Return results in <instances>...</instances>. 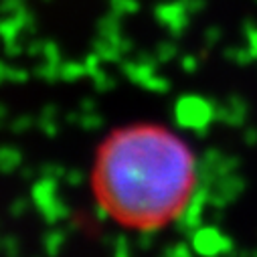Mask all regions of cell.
I'll return each instance as SVG.
<instances>
[{
	"instance_id": "6da1fadb",
	"label": "cell",
	"mask_w": 257,
	"mask_h": 257,
	"mask_svg": "<svg viewBox=\"0 0 257 257\" xmlns=\"http://www.w3.org/2000/svg\"><path fill=\"white\" fill-rule=\"evenodd\" d=\"M95 180L111 215L154 229L176 217L192 195L197 162L186 144L162 127H125L103 146Z\"/></svg>"
},
{
	"instance_id": "7a4b0ae2",
	"label": "cell",
	"mask_w": 257,
	"mask_h": 257,
	"mask_svg": "<svg viewBox=\"0 0 257 257\" xmlns=\"http://www.w3.org/2000/svg\"><path fill=\"white\" fill-rule=\"evenodd\" d=\"M33 201L37 205V209L41 211V215L45 217L47 223H59L61 219H65L69 215L67 205L59 199L57 192V178L51 176H43L39 182H35L33 186Z\"/></svg>"
},
{
	"instance_id": "3957f363",
	"label": "cell",
	"mask_w": 257,
	"mask_h": 257,
	"mask_svg": "<svg viewBox=\"0 0 257 257\" xmlns=\"http://www.w3.org/2000/svg\"><path fill=\"white\" fill-rule=\"evenodd\" d=\"M192 249L201 257H223L233 251V241L217 227H199L192 233Z\"/></svg>"
},
{
	"instance_id": "277c9868",
	"label": "cell",
	"mask_w": 257,
	"mask_h": 257,
	"mask_svg": "<svg viewBox=\"0 0 257 257\" xmlns=\"http://www.w3.org/2000/svg\"><path fill=\"white\" fill-rule=\"evenodd\" d=\"M207 205H209V186L203 184L199 190H192V195L188 197L184 207L174 217L178 221V229L195 233L201 225V217H203V211H205Z\"/></svg>"
},
{
	"instance_id": "5b68a950",
	"label": "cell",
	"mask_w": 257,
	"mask_h": 257,
	"mask_svg": "<svg viewBox=\"0 0 257 257\" xmlns=\"http://www.w3.org/2000/svg\"><path fill=\"white\" fill-rule=\"evenodd\" d=\"M237 158L235 156H227L219 150H207L205 156H203V162H201V182L211 186L215 184L217 180H221L223 176L227 174H233L235 168H237Z\"/></svg>"
},
{
	"instance_id": "8992f818",
	"label": "cell",
	"mask_w": 257,
	"mask_h": 257,
	"mask_svg": "<svg viewBox=\"0 0 257 257\" xmlns=\"http://www.w3.org/2000/svg\"><path fill=\"white\" fill-rule=\"evenodd\" d=\"M211 107L203 101L197 99H184L178 103L176 109V121L180 127L186 130H195V132H203L211 121Z\"/></svg>"
},
{
	"instance_id": "52a82bcc",
	"label": "cell",
	"mask_w": 257,
	"mask_h": 257,
	"mask_svg": "<svg viewBox=\"0 0 257 257\" xmlns=\"http://www.w3.org/2000/svg\"><path fill=\"white\" fill-rule=\"evenodd\" d=\"M245 188V180L233 172L217 180L215 184L209 186V205L213 209H225L229 203H233Z\"/></svg>"
},
{
	"instance_id": "ba28073f",
	"label": "cell",
	"mask_w": 257,
	"mask_h": 257,
	"mask_svg": "<svg viewBox=\"0 0 257 257\" xmlns=\"http://www.w3.org/2000/svg\"><path fill=\"white\" fill-rule=\"evenodd\" d=\"M21 152L11 146H0V172H13L21 164Z\"/></svg>"
},
{
	"instance_id": "9c48e42d",
	"label": "cell",
	"mask_w": 257,
	"mask_h": 257,
	"mask_svg": "<svg viewBox=\"0 0 257 257\" xmlns=\"http://www.w3.org/2000/svg\"><path fill=\"white\" fill-rule=\"evenodd\" d=\"M63 243H65V235H63L61 231H53V233H49L45 237V249H47V253L51 257L59 253V249H61Z\"/></svg>"
},
{
	"instance_id": "30bf717a",
	"label": "cell",
	"mask_w": 257,
	"mask_h": 257,
	"mask_svg": "<svg viewBox=\"0 0 257 257\" xmlns=\"http://www.w3.org/2000/svg\"><path fill=\"white\" fill-rule=\"evenodd\" d=\"M130 243L123 235L113 237V257H130Z\"/></svg>"
},
{
	"instance_id": "8fae6325",
	"label": "cell",
	"mask_w": 257,
	"mask_h": 257,
	"mask_svg": "<svg viewBox=\"0 0 257 257\" xmlns=\"http://www.w3.org/2000/svg\"><path fill=\"white\" fill-rule=\"evenodd\" d=\"M166 257H192V255H190V251H188V247L184 243H176V245H172L168 249Z\"/></svg>"
},
{
	"instance_id": "7c38bea8",
	"label": "cell",
	"mask_w": 257,
	"mask_h": 257,
	"mask_svg": "<svg viewBox=\"0 0 257 257\" xmlns=\"http://www.w3.org/2000/svg\"><path fill=\"white\" fill-rule=\"evenodd\" d=\"M3 249L9 253V257H17L19 251H21V245H19V241L15 237H9L7 241H3Z\"/></svg>"
},
{
	"instance_id": "4fadbf2b",
	"label": "cell",
	"mask_w": 257,
	"mask_h": 257,
	"mask_svg": "<svg viewBox=\"0 0 257 257\" xmlns=\"http://www.w3.org/2000/svg\"><path fill=\"white\" fill-rule=\"evenodd\" d=\"M11 211H13V215H15V217L25 215V211H27V201H23V199H21V201H15Z\"/></svg>"
},
{
	"instance_id": "5bb4252c",
	"label": "cell",
	"mask_w": 257,
	"mask_h": 257,
	"mask_svg": "<svg viewBox=\"0 0 257 257\" xmlns=\"http://www.w3.org/2000/svg\"><path fill=\"white\" fill-rule=\"evenodd\" d=\"M65 178H67V182H73V184H77V182L81 180V172H77V170L65 172Z\"/></svg>"
}]
</instances>
